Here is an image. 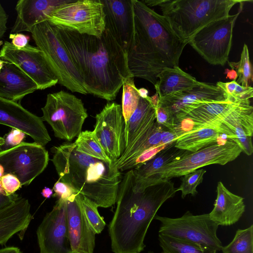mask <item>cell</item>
Instances as JSON below:
<instances>
[{
  "label": "cell",
  "instance_id": "obj_41",
  "mask_svg": "<svg viewBox=\"0 0 253 253\" xmlns=\"http://www.w3.org/2000/svg\"><path fill=\"white\" fill-rule=\"evenodd\" d=\"M9 38L11 39L12 44L18 49H21L29 44V37L21 33H11Z\"/></svg>",
  "mask_w": 253,
  "mask_h": 253
},
{
  "label": "cell",
  "instance_id": "obj_25",
  "mask_svg": "<svg viewBox=\"0 0 253 253\" xmlns=\"http://www.w3.org/2000/svg\"><path fill=\"white\" fill-rule=\"evenodd\" d=\"M175 142V141L161 150L150 160L131 169L135 191L144 190L149 186L152 178L163 166L191 152L176 148Z\"/></svg>",
  "mask_w": 253,
  "mask_h": 253
},
{
  "label": "cell",
  "instance_id": "obj_11",
  "mask_svg": "<svg viewBox=\"0 0 253 253\" xmlns=\"http://www.w3.org/2000/svg\"><path fill=\"white\" fill-rule=\"evenodd\" d=\"M241 12V8L235 14L209 23L196 33L188 43L210 64L224 66L228 61L233 28Z\"/></svg>",
  "mask_w": 253,
  "mask_h": 253
},
{
  "label": "cell",
  "instance_id": "obj_8",
  "mask_svg": "<svg viewBox=\"0 0 253 253\" xmlns=\"http://www.w3.org/2000/svg\"><path fill=\"white\" fill-rule=\"evenodd\" d=\"M42 111L55 136L68 141L78 137L87 117L82 100L63 90L48 94Z\"/></svg>",
  "mask_w": 253,
  "mask_h": 253
},
{
  "label": "cell",
  "instance_id": "obj_5",
  "mask_svg": "<svg viewBox=\"0 0 253 253\" xmlns=\"http://www.w3.org/2000/svg\"><path fill=\"white\" fill-rule=\"evenodd\" d=\"M248 1V0H247ZM239 0H146L148 6H159L176 35L188 44L200 30L209 23L229 15Z\"/></svg>",
  "mask_w": 253,
  "mask_h": 253
},
{
  "label": "cell",
  "instance_id": "obj_46",
  "mask_svg": "<svg viewBox=\"0 0 253 253\" xmlns=\"http://www.w3.org/2000/svg\"><path fill=\"white\" fill-rule=\"evenodd\" d=\"M225 73H226V78H228L229 80L232 81H236L238 78V75L236 71L234 69H226L225 70Z\"/></svg>",
  "mask_w": 253,
  "mask_h": 253
},
{
  "label": "cell",
  "instance_id": "obj_22",
  "mask_svg": "<svg viewBox=\"0 0 253 253\" xmlns=\"http://www.w3.org/2000/svg\"><path fill=\"white\" fill-rule=\"evenodd\" d=\"M32 218L29 200L21 196L0 210V245H5L15 234L24 233Z\"/></svg>",
  "mask_w": 253,
  "mask_h": 253
},
{
  "label": "cell",
  "instance_id": "obj_4",
  "mask_svg": "<svg viewBox=\"0 0 253 253\" xmlns=\"http://www.w3.org/2000/svg\"><path fill=\"white\" fill-rule=\"evenodd\" d=\"M51 161L59 180L95 203L109 208L116 202L122 181L115 162H106L76 149L75 143L65 142L51 148Z\"/></svg>",
  "mask_w": 253,
  "mask_h": 253
},
{
  "label": "cell",
  "instance_id": "obj_23",
  "mask_svg": "<svg viewBox=\"0 0 253 253\" xmlns=\"http://www.w3.org/2000/svg\"><path fill=\"white\" fill-rule=\"evenodd\" d=\"M36 83L14 64L4 61L0 70V97L17 102L38 90Z\"/></svg>",
  "mask_w": 253,
  "mask_h": 253
},
{
  "label": "cell",
  "instance_id": "obj_38",
  "mask_svg": "<svg viewBox=\"0 0 253 253\" xmlns=\"http://www.w3.org/2000/svg\"><path fill=\"white\" fill-rule=\"evenodd\" d=\"M2 188L7 195L15 193L21 186V183L19 179L14 175L11 173L4 174L0 179Z\"/></svg>",
  "mask_w": 253,
  "mask_h": 253
},
{
  "label": "cell",
  "instance_id": "obj_50",
  "mask_svg": "<svg viewBox=\"0 0 253 253\" xmlns=\"http://www.w3.org/2000/svg\"><path fill=\"white\" fill-rule=\"evenodd\" d=\"M4 62V60L0 59V70L2 68Z\"/></svg>",
  "mask_w": 253,
  "mask_h": 253
},
{
  "label": "cell",
  "instance_id": "obj_12",
  "mask_svg": "<svg viewBox=\"0 0 253 253\" xmlns=\"http://www.w3.org/2000/svg\"><path fill=\"white\" fill-rule=\"evenodd\" d=\"M48 151L36 142H22L10 149L0 151V164L5 173H11L20 180L22 186L29 185L46 168Z\"/></svg>",
  "mask_w": 253,
  "mask_h": 253
},
{
  "label": "cell",
  "instance_id": "obj_2",
  "mask_svg": "<svg viewBox=\"0 0 253 253\" xmlns=\"http://www.w3.org/2000/svg\"><path fill=\"white\" fill-rule=\"evenodd\" d=\"M133 184V173L130 169L122 178L116 208L108 225L114 253L142 252L152 220L162 205L177 192L170 179L160 180L139 191L134 190Z\"/></svg>",
  "mask_w": 253,
  "mask_h": 253
},
{
  "label": "cell",
  "instance_id": "obj_39",
  "mask_svg": "<svg viewBox=\"0 0 253 253\" xmlns=\"http://www.w3.org/2000/svg\"><path fill=\"white\" fill-rule=\"evenodd\" d=\"M54 193L52 197L67 201L73 194L78 193L67 183L58 180L54 184L53 189Z\"/></svg>",
  "mask_w": 253,
  "mask_h": 253
},
{
  "label": "cell",
  "instance_id": "obj_30",
  "mask_svg": "<svg viewBox=\"0 0 253 253\" xmlns=\"http://www.w3.org/2000/svg\"><path fill=\"white\" fill-rule=\"evenodd\" d=\"M223 253H253V225L238 229L232 241L222 246Z\"/></svg>",
  "mask_w": 253,
  "mask_h": 253
},
{
  "label": "cell",
  "instance_id": "obj_20",
  "mask_svg": "<svg viewBox=\"0 0 253 253\" xmlns=\"http://www.w3.org/2000/svg\"><path fill=\"white\" fill-rule=\"evenodd\" d=\"M231 131L242 152L250 156L253 152V107L250 99L242 101L219 123Z\"/></svg>",
  "mask_w": 253,
  "mask_h": 253
},
{
  "label": "cell",
  "instance_id": "obj_3",
  "mask_svg": "<svg viewBox=\"0 0 253 253\" xmlns=\"http://www.w3.org/2000/svg\"><path fill=\"white\" fill-rule=\"evenodd\" d=\"M133 34L127 52L129 70L133 78L154 85L164 69L178 66L186 43L173 32L162 15L143 1L133 0Z\"/></svg>",
  "mask_w": 253,
  "mask_h": 253
},
{
  "label": "cell",
  "instance_id": "obj_51",
  "mask_svg": "<svg viewBox=\"0 0 253 253\" xmlns=\"http://www.w3.org/2000/svg\"><path fill=\"white\" fill-rule=\"evenodd\" d=\"M148 253H155L154 252H152V251H150ZM161 253H164L163 252H162Z\"/></svg>",
  "mask_w": 253,
  "mask_h": 253
},
{
  "label": "cell",
  "instance_id": "obj_33",
  "mask_svg": "<svg viewBox=\"0 0 253 253\" xmlns=\"http://www.w3.org/2000/svg\"><path fill=\"white\" fill-rule=\"evenodd\" d=\"M81 198L84 212L90 226L95 234L101 233L106 223L98 212V206L81 194Z\"/></svg>",
  "mask_w": 253,
  "mask_h": 253
},
{
  "label": "cell",
  "instance_id": "obj_32",
  "mask_svg": "<svg viewBox=\"0 0 253 253\" xmlns=\"http://www.w3.org/2000/svg\"><path fill=\"white\" fill-rule=\"evenodd\" d=\"M133 79V77L128 78L122 85V109L125 124L136 109L140 97Z\"/></svg>",
  "mask_w": 253,
  "mask_h": 253
},
{
  "label": "cell",
  "instance_id": "obj_40",
  "mask_svg": "<svg viewBox=\"0 0 253 253\" xmlns=\"http://www.w3.org/2000/svg\"><path fill=\"white\" fill-rule=\"evenodd\" d=\"M170 145V144H169ZM168 145H160L158 147H153L147 149L139 155L134 160L130 167V169L140 165L152 159L161 150L166 148Z\"/></svg>",
  "mask_w": 253,
  "mask_h": 253
},
{
  "label": "cell",
  "instance_id": "obj_18",
  "mask_svg": "<svg viewBox=\"0 0 253 253\" xmlns=\"http://www.w3.org/2000/svg\"><path fill=\"white\" fill-rule=\"evenodd\" d=\"M68 235L74 253H93L95 233L84 214L81 194H73L66 201Z\"/></svg>",
  "mask_w": 253,
  "mask_h": 253
},
{
  "label": "cell",
  "instance_id": "obj_24",
  "mask_svg": "<svg viewBox=\"0 0 253 253\" xmlns=\"http://www.w3.org/2000/svg\"><path fill=\"white\" fill-rule=\"evenodd\" d=\"M216 198L209 216L218 226H230L239 221L245 211L244 198L229 191L221 181L217 183Z\"/></svg>",
  "mask_w": 253,
  "mask_h": 253
},
{
  "label": "cell",
  "instance_id": "obj_31",
  "mask_svg": "<svg viewBox=\"0 0 253 253\" xmlns=\"http://www.w3.org/2000/svg\"><path fill=\"white\" fill-rule=\"evenodd\" d=\"M158 240L164 253H217L160 233L158 235Z\"/></svg>",
  "mask_w": 253,
  "mask_h": 253
},
{
  "label": "cell",
  "instance_id": "obj_7",
  "mask_svg": "<svg viewBox=\"0 0 253 253\" xmlns=\"http://www.w3.org/2000/svg\"><path fill=\"white\" fill-rule=\"evenodd\" d=\"M161 223L159 233L188 242L210 252L221 250L222 244L217 236L218 225L209 213L194 215L186 211L182 216L170 218L156 215Z\"/></svg>",
  "mask_w": 253,
  "mask_h": 253
},
{
  "label": "cell",
  "instance_id": "obj_36",
  "mask_svg": "<svg viewBox=\"0 0 253 253\" xmlns=\"http://www.w3.org/2000/svg\"><path fill=\"white\" fill-rule=\"evenodd\" d=\"M26 133L22 131L12 128L3 136H0V151L12 148L23 142Z\"/></svg>",
  "mask_w": 253,
  "mask_h": 253
},
{
  "label": "cell",
  "instance_id": "obj_6",
  "mask_svg": "<svg viewBox=\"0 0 253 253\" xmlns=\"http://www.w3.org/2000/svg\"><path fill=\"white\" fill-rule=\"evenodd\" d=\"M30 33L58 80V84L73 92L87 94L83 80L60 38L56 26L47 20L34 26Z\"/></svg>",
  "mask_w": 253,
  "mask_h": 253
},
{
  "label": "cell",
  "instance_id": "obj_49",
  "mask_svg": "<svg viewBox=\"0 0 253 253\" xmlns=\"http://www.w3.org/2000/svg\"><path fill=\"white\" fill-rule=\"evenodd\" d=\"M5 174L3 167L0 164V179Z\"/></svg>",
  "mask_w": 253,
  "mask_h": 253
},
{
  "label": "cell",
  "instance_id": "obj_42",
  "mask_svg": "<svg viewBox=\"0 0 253 253\" xmlns=\"http://www.w3.org/2000/svg\"><path fill=\"white\" fill-rule=\"evenodd\" d=\"M21 196L17 194L6 195L0 193V211L13 203Z\"/></svg>",
  "mask_w": 253,
  "mask_h": 253
},
{
  "label": "cell",
  "instance_id": "obj_26",
  "mask_svg": "<svg viewBox=\"0 0 253 253\" xmlns=\"http://www.w3.org/2000/svg\"><path fill=\"white\" fill-rule=\"evenodd\" d=\"M155 121V109L147 99L140 97L136 109L125 125V150L151 130Z\"/></svg>",
  "mask_w": 253,
  "mask_h": 253
},
{
  "label": "cell",
  "instance_id": "obj_43",
  "mask_svg": "<svg viewBox=\"0 0 253 253\" xmlns=\"http://www.w3.org/2000/svg\"><path fill=\"white\" fill-rule=\"evenodd\" d=\"M8 18V15L0 2V40L6 32Z\"/></svg>",
  "mask_w": 253,
  "mask_h": 253
},
{
  "label": "cell",
  "instance_id": "obj_16",
  "mask_svg": "<svg viewBox=\"0 0 253 253\" xmlns=\"http://www.w3.org/2000/svg\"><path fill=\"white\" fill-rule=\"evenodd\" d=\"M0 124L22 131L43 146L51 140L42 117L29 112L17 102L0 97Z\"/></svg>",
  "mask_w": 253,
  "mask_h": 253
},
{
  "label": "cell",
  "instance_id": "obj_37",
  "mask_svg": "<svg viewBox=\"0 0 253 253\" xmlns=\"http://www.w3.org/2000/svg\"><path fill=\"white\" fill-rule=\"evenodd\" d=\"M156 122L160 125L171 130H176L173 115L165 107L158 105L155 109Z\"/></svg>",
  "mask_w": 253,
  "mask_h": 253
},
{
  "label": "cell",
  "instance_id": "obj_34",
  "mask_svg": "<svg viewBox=\"0 0 253 253\" xmlns=\"http://www.w3.org/2000/svg\"><path fill=\"white\" fill-rule=\"evenodd\" d=\"M206 172V170L201 169L182 175L181 183L179 187L176 188L177 192H181L182 198H184L188 194L194 196L198 193L196 188L203 182L204 175Z\"/></svg>",
  "mask_w": 253,
  "mask_h": 253
},
{
  "label": "cell",
  "instance_id": "obj_27",
  "mask_svg": "<svg viewBox=\"0 0 253 253\" xmlns=\"http://www.w3.org/2000/svg\"><path fill=\"white\" fill-rule=\"evenodd\" d=\"M157 79L154 86L159 98L173 93L191 89L203 83L179 66L164 69L158 75Z\"/></svg>",
  "mask_w": 253,
  "mask_h": 253
},
{
  "label": "cell",
  "instance_id": "obj_17",
  "mask_svg": "<svg viewBox=\"0 0 253 253\" xmlns=\"http://www.w3.org/2000/svg\"><path fill=\"white\" fill-rule=\"evenodd\" d=\"M159 99L158 105L167 108L174 118L203 104L232 101L217 85L203 82L191 89L173 93Z\"/></svg>",
  "mask_w": 253,
  "mask_h": 253
},
{
  "label": "cell",
  "instance_id": "obj_13",
  "mask_svg": "<svg viewBox=\"0 0 253 253\" xmlns=\"http://www.w3.org/2000/svg\"><path fill=\"white\" fill-rule=\"evenodd\" d=\"M0 58L16 65L43 90L55 85L58 80L43 53L37 47L28 44L18 49L5 41L0 50Z\"/></svg>",
  "mask_w": 253,
  "mask_h": 253
},
{
  "label": "cell",
  "instance_id": "obj_21",
  "mask_svg": "<svg viewBox=\"0 0 253 253\" xmlns=\"http://www.w3.org/2000/svg\"><path fill=\"white\" fill-rule=\"evenodd\" d=\"M70 0H19L15 9L17 18L11 33L30 32L32 28L47 20L49 14L58 6Z\"/></svg>",
  "mask_w": 253,
  "mask_h": 253
},
{
  "label": "cell",
  "instance_id": "obj_19",
  "mask_svg": "<svg viewBox=\"0 0 253 253\" xmlns=\"http://www.w3.org/2000/svg\"><path fill=\"white\" fill-rule=\"evenodd\" d=\"M105 29L127 53L133 34V0H102Z\"/></svg>",
  "mask_w": 253,
  "mask_h": 253
},
{
  "label": "cell",
  "instance_id": "obj_47",
  "mask_svg": "<svg viewBox=\"0 0 253 253\" xmlns=\"http://www.w3.org/2000/svg\"><path fill=\"white\" fill-rule=\"evenodd\" d=\"M53 190L50 188L45 187L42 191L41 194L45 198L49 199L53 195Z\"/></svg>",
  "mask_w": 253,
  "mask_h": 253
},
{
  "label": "cell",
  "instance_id": "obj_28",
  "mask_svg": "<svg viewBox=\"0 0 253 253\" xmlns=\"http://www.w3.org/2000/svg\"><path fill=\"white\" fill-rule=\"evenodd\" d=\"M223 136H226L220 124L203 126L180 135L175 140V146L180 149L194 152L218 142Z\"/></svg>",
  "mask_w": 253,
  "mask_h": 253
},
{
  "label": "cell",
  "instance_id": "obj_1",
  "mask_svg": "<svg viewBox=\"0 0 253 253\" xmlns=\"http://www.w3.org/2000/svg\"><path fill=\"white\" fill-rule=\"evenodd\" d=\"M56 27L87 94L115 99L125 81L132 77L127 53L116 39L106 29L97 37Z\"/></svg>",
  "mask_w": 253,
  "mask_h": 253
},
{
  "label": "cell",
  "instance_id": "obj_48",
  "mask_svg": "<svg viewBox=\"0 0 253 253\" xmlns=\"http://www.w3.org/2000/svg\"><path fill=\"white\" fill-rule=\"evenodd\" d=\"M138 94L140 97L146 99L148 96V91L145 88L138 89Z\"/></svg>",
  "mask_w": 253,
  "mask_h": 253
},
{
  "label": "cell",
  "instance_id": "obj_10",
  "mask_svg": "<svg viewBox=\"0 0 253 253\" xmlns=\"http://www.w3.org/2000/svg\"><path fill=\"white\" fill-rule=\"evenodd\" d=\"M241 152L240 146L232 139L227 138L222 143L218 141L163 166L152 178L149 186L160 180L182 176L208 165H224L236 159Z\"/></svg>",
  "mask_w": 253,
  "mask_h": 253
},
{
  "label": "cell",
  "instance_id": "obj_35",
  "mask_svg": "<svg viewBox=\"0 0 253 253\" xmlns=\"http://www.w3.org/2000/svg\"><path fill=\"white\" fill-rule=\"evenodd\" d=\"M236 72L238 75L236 82L243 86H250L253 79V69L248 47L245 43L243 45Z\"/></svg>",
  "mask_w": 253,
  "mask_h": 253
},
{
  "label": "cell",
  "instance_id": "obj_45",
  "mask_svg": "<svg viewBox=\"0 0 253 253\" xmlns=\"http://www.w3.org/2000/svg\"><path fill=\"white\" fill-rule=\"evenodd\" d=\"M146 99L150 102L153 108L156 109L159 105L160 100L158 93L156 92L154 95L151 97L148 96Z\"/></svg>",
  "mask_w": 253,
  "mask_h": 253
},
{
  "label": "cell",
  "instance_id": "obj_29",
  "mask_svg": "<svg viewBox=\"0 0 253 253\" xmlns=\"http://www.w3.org/2000/svg\"><path fill=\"white\" fill-rule=\"evenodd\" d=\"M74 143L78 151L101 160L113 162L105 154L92 131H82Z\"/></svg>",
  "mask_w": 253,
  "mask_h": 253
},
{
  "label": "cell",
  "instance_id": "obj_9",
  "mask_svg": "<svg viewBox=\"0 0 253 253\" xmlns=\"http://www.w3.org/2000/svg\"><path fill=\"white\" fill-rule=\"evenodd\" d=\"M47 21L62 29L100 37L105 29L102 0H70L57 7Z\"/></svg>",
  "mask_w": 253,
  "mask_h": 253
},
{
  "label": "cell",
  "instance_id": "obj_15",
  "mask_svg": "<svg viewBox=\"0 0 253 253\" xmlns=\"http://www.w3.org/2000/svg\"><path fill=\"white\" fill-rule=\"evenodd\" d=\"M40 253H74L68 235L66 201L58 199L36 231Z\"/></svg>",
  "mask_w": 253,
  "mask_h": 253
},
{
  "label": "cell",
  "instance_id": "obj_44",
  "mask_svg": "<svg viewBox=\"0 0 253 253\" xmlns=\"http://www.w3.org/2000/svg\"><path fill=\"white\" fill-rule=\"evenodd\" d=\"M0 253H22V252L18 247L11 246L0 249Z\"/></svg>",
  "mask_w": 253,
  "mask_h": 253
},
{
  "label": "cell",
  "instance_id": "obj_14",
  "mask_svg": "<svg viewBox=\"0 0 253 253\" xmlns=\"http://www.w3.org/2000/svg\"><path fill=\"white\" fill-rule=\"evenodd\" d=\"M92 132L107 157L115 162L125 150V120L122 106L115 102L107 103L95 116Z\"/></svg>",
  "mask_w": 253,
  "mask_h": 253
}]
</instances>
